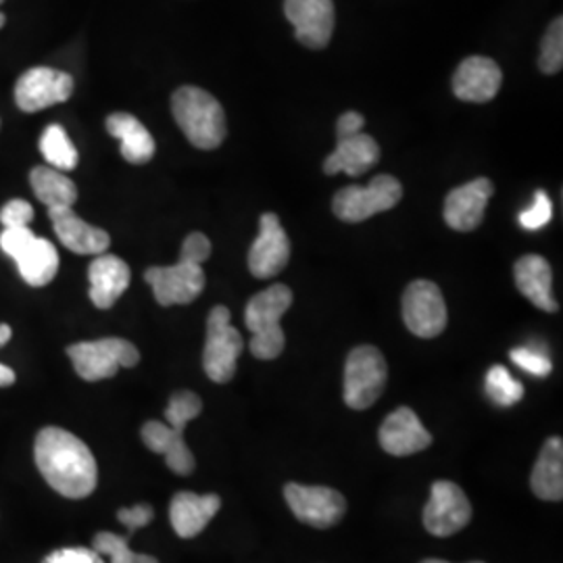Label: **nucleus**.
<instances>
[{
    "mask_svg": "<svg viewBox=\"0 0 563 563\" xmlns=\"http://www.w3.org/2000/svg\"><path fill=\"white\" fill-rule=\"evenodd\" d=\"M472 522V504L462 486L449 481L432 484L430 499L423 507V526L434 537H453Z\"/></svg>",
    "mask_w": 563,
    "mask_h": 563,
    "instance_id": "nucleus-11",
    "label": "nucleus"
},
{
    "mask_svg": "<svg viewBox=\"0 0 563 563\" xmlns=\"http://www.w3.org/2000/svg\"><path fill=\"white\" fill-rule=\"evenodd\" d=\"M30 184L38 201L44 202L48 209L74 207L78 201V186L51 165L34 167L30 172Z\"/></svg>",
    "mask_w": 563,
    "mask_h": 563,
    "instance_id": "nucleus-27",
    "label": "nucleus"
},
{
    "mask_svg": "<svg viewBox=\"0 0 563 563\" xmlns=\"http://www.w3.org/2000/svg\"><path fill=\"white\" fill-rule=\"evenodd\" d=\"M153 518H155V509L146 504L123 507L118 511V520L128 528V534H134L136 530L148 526L153 522Z\"/></svg>",
    "mask_w": 563,
    "mask_h": 563,
    "instance_id": "nucleus-38",
    "label": "nucleus"
},
{
    "mask_svg": "<svg viewBox=\"0 0 563 563\" xmlns=\"http://www.w3.org/2000/svg\"><path fill=\"white\" fill-rule=\"evenodd\" d=\"M88 280H90V301L95 302V307L111 309L128 290L132 272H130V265L118 255L101 253L88 267Z\"/></svg>",
    "mask_w": 563,
    "mask_h": 563,
    "instance_id": "nucleus-21",
    "label": "nucleus"
},
{
    "mask_svg": "<svg viewBox=\"0 0 563 563\" xmlns=\"http://www.w3.org/2000/svg\"><path fill=\"white\" fill-rule=\"evenodd\" d=\"M380 162V146L367 134H355L349 139H339V144L334 153H330L323 162V172L325 176H336V174H349V176H363L372 167H376Z\"/></svg>",
    "mask_w": 563,
    "mask_h": 563,
    "instance_id": "nucleus-22",
    "label": "nucleus"
},
{
    "mask_svg": "<svg viewBox=\"0 0 563 563\" xmlns=\"http://www.w3.org/2000/svg\"><path fill=\"white\" fill-rule=\"evenodd\" d=\"M2 2H4V0H0V4H2Z\"/></svg>",
    "mask_w": 563,
    "mask_h": 563,
    "instance_id": "nucleus-44",
    "label": "nucleus"
},
{
    "mask_svg": "<svg viewBox=\"0 0 563 563\" xmlns=\"http://www.w3.org/2000/svg\"><path fill=\"white\" fill-rule=\"evenodd\" d=\"M509 357L518 367H522L523 372H528L530 376H537V378H547L553 369V363L547 357V353L539 349L518 346L511 351Z\"/></svg>",
    "mask_w": 563,
    "mask_h": 563,
    "instance_id": "nucleus-32",
    "label": "nucleus"
},
{
    "mask_svg": "<svg viewBox=\"0 0 563 563\" xmlns=\"http://www.w3.org/2000/svg\"><path fill=\"white\" fill-rule=\"evenodd\" d=\"M34 220V207L27 201H9L0 209V223L4 228H25Z\"/></svg>",
    "mask_w": 563,
    "mask_h": 563,
    "instance_id": "nucleus-35",
    "label": "nucleus"
},
{
    "mask_svg": "<svg viewBox=\"0 0 563 563\" xmlns=\"http://www.w3.org/2000/svg\"><path fill=\"white\" fill-rule=\"evenodd\" d=\"M34 460L46 484L67 499H86L99 483V467L88 444L76 434L46 426L34 443Z\"/></svg>",
    "mask_w": 563,
    "mask_h": 563,
    "instance_id": "nucleus-1",
    "label": "nucleus"
},
{
    "mask_svg": "<svg viewBox=\"0 0 563 563\" xmlns=\"http://www.w3.org/2000/svg\"><path fill=\"white\" fill-rule=\"evenodd\" d=\"M553 218V205L544 190L534 195V202L520 213V225L526 230H541Z\"/></svg>",
    "mask_w": 563,
    "mask_h": 563,
    "instance_id": "nucleus-33",
    "label": "nucleus"
},
{
    "mask_svg": "<svg viewBox=\"0 0 563 563\" xmlns=\"http://www.w3.org/2000/svg\"><path fill=\"white\" fill-rule=\"evenodd\" d=\"M15 380H18L15 372H13L11 367H7V365L0 363V386H2V388H4V386H13Z\"/></svg>",
    "mask_w": 563,
    "mask_h": 563,
    "instance_id": "nucleus-40",
    "label": "nucleus"
},
{
    "mask_svg": "<svg viewBox=\"0 0 563 563\" xmlns=\"http://www.w3.org/2000/svg\"><path fill=\"white\" fill-rule=\"evenodd\" d=\"M4 15H2V13H0V27H2V25H4Z\"/></svg>",
    "mask_w": 563,
    "mask_h": 563,
    "instance_id": "nucleus-43",
    "label": "nucleus"
},
{
    "mask_svg": "<svg viewBox=\"0 0 563 563\" xmlns=\"http://www.w3.org/2000/svg\"><path fill=\"white\" fill-rule=\"evenodd\" d=\"M284 15L295 25V36L302 46L322 51L334 32L332 0H284Z\"/></svg>",
    "mask_w": 563,
    "mask_h": 563,
    "instance_id": "nucleus-15",
    "label": "nucleus"
},
{
    "mask_svg": "<svg viewBox=\"0 0 563 563\" xmlns=\"http://www.w3.org/2000/svg\"><path fill=\"white\" fill-rule=\"evenodd\" d=\"M13 336V330L9 323H0V346H4L7 342L11 341Z\"/></svg>",
    "mask_w": 563,
    "mask_h": 563,
    "instance_id": "nucleus-41",
    "label": "nucleus"
},
{
    "mask_svg": "<svg viewBox=\"0 0 563 563\" xmlns=\"http://www.w3.org/2000/svg\"><path fill=\"white\" fill-rule=\"evenodd\" d=\"M144 280L151 284L155 301L162 307L197 301L205 290V272L199 263L178 262L169 267H148Z\"/></svg>",
    "mask_w": 563,
    "mask_h": 563,
    "instance_id": "nucleus-12",
    "label": "nucleus"
},
{
    "mask_svg": "<svg viewBox=\"0 0 563 563\" xmlns=\"http://www.w3.org/2000/svg\"><path fill=\"white\" fill-rule=\"evenodd\" d=\"M539 67L543 74H558L563 67V20L555 18L551 21L547 34H544L543 44H541V57H539Z\"/></svg>",
    "mask_w": 563,
    "mask_h": 563,
    "instance_id": "nucleus-31",
    "label": "nucleus"
},
{
    "mask_svg": "<svg viewBox=\"0 0 563 563\" xmlns=\"http://www.w3.org/2000/svg\"><path fill=\"white\" fill-rule=\"evenodd\" d=\"M378 439L384 451L395 457L416 455L432 444V434L423 428L416 411L409 407L395 409L384 420Z\"/></svg>",
    "mask_w": 563,
    "mask_h": 563,
    "instance_id": "nucleus-17",
    "label": "nucleus"
},
{
    "mask_svg": "<svg viewBox=\"0 0 563 563\" xmlns=\"http://www.w3.org/2000/svg\"><path fill=\"white\" fill-rule=\"evenodd\" d=\"M41 153L48 165L59 172H71L78 167V162H80L78 148L74 146V142L69 141L65 130L57 123H53L44 130L41 139Z\"/></svg>",
    "mask_w": 563,
    "mask_h": 563,
    "instance_id": "nucleus-28",
    "label": "nucleus"
},
{
    "mask_svg": "<svg viewBox=\"0 0 563 563\" xmlns=\"http://www.w3.org/2000/svg\"><path fill=\"white\" fill-rule=\"evenodd\" d=\"M493 195L495 186L488 178H476L453 188L444 199V222L455 232H474L483 223L486 205Z\"/></svg>",
    "mask_w": 563,
    "mask_h": 563,
    "instance_id": "nucleus-16",
    "label": "nucleus"
},
{
    "mask_svg": "<svg viewBox=\"0 0 563 563\" xmlns=\"http://www.w3.org/2000/svg\"><path fill=\"white\" fill-rule=\"evenodd\" d=\"M242 349L244 341L232 325L230 309L223 305L213 307L207 318V341L202 351V369L211 383L225 384L234 378Z\"/></svg>",
    "mask_w": 563,
    "mask_h": 563,
    "instance_id": "nucleus-6",
    "label": "nucleus"
},
{
    "mask_svg": "<svg viewBox=\"0 0 563 563\" xmlns=\"http://www.w3.org/2000/svg\"><path fill=\"white\" fill-rule=\"evenodd\" d=\"M532 493L543 501H562L563 499V441L553 437L544 443L539 460L534 463Z\"/></svg>",
    "mask_w": 563,
    "mask_h": 563,
    "instance_id": "nucleus-25",
    "label": "nucleus"
},
{
    "mask_svg": "<svg viewBox=\"0 0 563 563\" xmlns=\"http://www.w3.org/2000/svg\"><path fill=\"white\" fill-rule=\"evenodd\" d=\"M516 286L528 301L547 313H555L560 305L553 297V269L541 255H523L514 267Z\"/></svg>",
    "mask_w": 563,
    "mask_h": 563,
    "instance_id": "nucleus-23",
    "label": "nucleus"
},
{
    "mask_svg": "<svg viewBox=\"0 0 563 563\" xmlns=\"http://www.w3.org/2000/svg\"><path fill=\"white\" fill-rule=\"evenodd\" d=\"M107 132L121 142V157L132 165H144L155 157V139L142 125V121L130 113H113L107 118Z\"/></svg>",
    "mask_w": 563,
    "mask_h": 563,
    "instance_id": "nucleus-24",
    "label": "nucleus"
},
{
    "mask_svg": "<svg viewBox=\"0 0 563 563\" xmlns=\"http://www.w3.org/2000/svg\"><path fill=\"white\" fill-rule=\"evenodd\" d=\"M290 262V239L276 213H263L260 236L249 251V269L255 278L267 280L278 276Z\"/></svg>",
    "mask_w": 563,
    "mask_h": 563,
    "instance_id": "nucleus-14",
    "label": "nucleus"
},
{
    "mask_svg": "<svg viewBox=\"0 0 563 563\" xmlns=\"http://www.w3.org/2000/svg\"><path fill=\"white\" fill-rule=\"evenodd\" d=\"M71 95L74 78L51 67L27 69L15 84V102L25 113H36L53 104L69 101Z\"/></svg>",
    "mask_w": 563,
    "mask_h": 563,
    "instance_id": "nucleus-13",
    "label": "nucleus"
},
{
    "mask_svg": "<svg viewBox=\"0 0 563 563\" xmlns=\"http://www.w3.org/2000/svg\"><path fill=\"white\" fill-rule=\"evenodd\" d=\"M292 305V290L286 284H274L257 292L244 311V323L251 330L253 339L249 349L253 357L262 362H272L280 357L286 344L280 320Z\"/></svg>",
    "mask_w": 563,
    "mask_h": 563,
    "instance_id": "nucleus-4",
    "label": "nucleus"
},
{
    "mask_svg": "<svg viewBox=\"0 0 563 563\" xmlns=\"http://www.w3.org/2000/svg\"><path fill=\"white\" fill-rule=\"evenodd\" d=\"M504 74L499 65L488 57H467L462 60L453 76V92L460 101L488 102L493 101L501 88Z\"/></svg>",
    "mask_w": 563,
    "mask_h": 563,
    "instance_id": "nucleus-18",
    "label": "nucleus"
},
{
    "mask_svg": "<svg viewBox=\"0 0 563 563\" xmlns=\"http://www.w3.org/2000/svg\"><path fill=\"white\" fill-rule=\"evenodd\" d=\"M92 549L99 555H107L111 563H159L153 555L134 553L128 544V537H120L113 532H99L92 541Z\"/></svg>",
    "mask_w": 563,
    "mask_h": 563,
    "instance_id": "nucleus-30",
    "label": "nucleus"
},
{
    "mask_svg": "<svg viewBox=\"0 0 563 563\" xmlns=\"http://www.w3.org/2000/svg\"><path fill=\"white\" fill-rule=\"evenodd\" d=\"M422 563H449V562H444V560H423ZM470 563H484V562H470Z\"/></svg>",
    "mask_w": 563,
    "mask_h": 563,
    "instance_id": "nucleus-42",
    "label": "nucleus"
},
{
    "mask_svg": "<svg viewBox=\"0 0 563 563\" xmlns=\"http://www.w3.org/2000/svg\"><path fill=\"white\" fill-rule=\"evenodd\" d=\"M402 184L395 176L380 174L367 186H344L334 195L332 211L346 223H360L390 211L401 201Z\"/></svg>",
    "mask_w": 563,
    "mask_h": 563,
    "instance_id": "nucleus-8",
    "label": "nucleus"
},
{
    "mask_svg": "<svg viewBox=\"0 0 563 563\" xmlns=\"http://www.w3.org/2000/svg\"><path fill=\"white\" fill-rule=\"evenodd\" d=\"M201 411L202 401L199 395L190 390H178L172 395L165 409L167 423L146 422L142 426L144 444L153 453L163 455L167 467L178 476H190L197 467L195 455L184 441V430L195 418L201 416Z\"/></svg>",
    "mask_w": 563,
    "mask_h": 563,
    "instance_id": "nucleus-2",
    "label": "nucleus"
},
{
    "mask_svg": "<svg viewBox=\"0 0 563 563\" xmlns=\"http://www.w3.org/2000/svg\"><path fill=\"white\" fill-rule=\"evenodd\" d=\"M209 257H211V241L201 232L188 234L186 241L181 244L180 262L202 265Z\"/></svg>",
    "mask_w": 563,
    "mask_h": 563,
    "instance_id": "nucleus-36",
    "label": "nucleus"
},
{
    "mask_svg": "<svg viewBox=\"0 0 563 563\" xmlns=\"http://www.w3.org/2000/svg\"><path fill=\"white\" fill-rule=\"evenodd\" d=\"M48 218L59 241L76 255H101L111 244V236L104 230L84 222L71 207L48 209Z\"/></svg>",
    "mask_w": 563,
    "mask_h": 563,
    "instance_id": "nucleus-19",
    "label": "nucleus"
},
{
    "mask_svg": "<svg viewBox=\"0 0 563 563\" xmlns=\"http://www.w3.org/2000/svg\"><path fill=\"white\" fill-rule=\"evenodd\" d=\"M34 239L36 236L27 225L25 228H4V232L0 234V249L11 260H20L21 255L30 249Z\"/></svg>",
    "mask_w": 563,
    "mask_h": 563,
    "instance_id": "nucleus-34",
    "label": "nucleus"
},
{
    "mask_svg": "<svg viewBox=\"0 0 563 563\" xmlns=\"http://www.w3.org/2000/svg\"><path fill=\"white\" fill-rule=\"evenodd\" d=\"M402 322L420 339L441 336L449 322L441 288L430 280L411 282L402 292Z\"/></svg>",
    "mask_w": 563,
    "mask_h": 563,
    "instance_id": "nucleus-9",
    "label": "nucleus"
},
{
    "mask_svg": "<svg viewBox=\"0 0 563 563\" xmlns=\"http://www.w3.org/2000/svg\"><path fill=\"white\" fill-rule=\"evenodd\" d=\"M284 499L297 520L318 530H328L341 522L346 514L342 493L328 486H305L290 483L284 486Z\"/></svg>",
    "mask_w": 563,
    "mask_h": 563,
    "instance_id": "nucleus-10",
    "label": "nucleus"
},
{
    "mask_svg": "<svg viewBox=\"0 0 563 563\" xmlns=\"http://www.w3.org/2000/svg\"><path fill=\"white\" fill-rule=\"evenodd\" d=\"M365 125L362 113L357 111H346L344 115L339 118L336 121V136L339 139H349V136H355L360 134Z\"/></svg>",
    "mask_w": 563,
    "mask_h": 563,
    "instance_id": "nucleus-39",
    "label": "nucleus"
},
{
    "mask_svg": "<svg viewBox=\"0 0 563 563\" xmlns=\"http://www.w3.org/2000/svg\"><path fill=\"white\" fill-rule=\"evenodd\" d=\"M15 263L23 280L30 286L42 288L55 280L59 272V253L53 242L36 236L30 244V249L21 255L20 260H15Z\"/></svg>",
    "mask_w": 563,
    "mask_h": 563,
    "instance_id": "nucleus-26",
    "label": "nucleus"
},
{
    "mask_svg": "<svg viewBox=\"0 0 563 563\" xmlns=\"http://www.w3.org/2000/svg\"><path fill=\"white\" fill-rule=\"evenodd\" d=\"M222 509L218 495H197L190 490L176 493L169 504V522L180 539L199 537L207 523Z\"/></svg>",
    "mask_w": 563,
    "mask_h": 563,
    "instance_id": "nucleus-20",
    "label": "nucleus"
},
{
    "mask_svg": "<svg viewBox=\"0 0 563 563\" xmlns=\"http://www.w3.org/2000/svg\"><path fill=\"white\" fill-rule=\"evenodd\" d=\"M67 355L86 383L113 378L121 367H136L141 363V351L125 339L76 342L67 346Z\"/></svg>",
    "mask_w": 563,
    "mask_h": 563,
    "instance_id": "nucleus-5",
    "label": "nucleus"
},
{
    "mask_svg": "<svg viewBox=\"0 0 563 563\" xmlns=\"http://www.w3.org/2000/svg\"><path fill=\"white\" fill-rule=\"evenodd\" d=\"M486 395L499 407H511L523 399L522 383H518L504 365H495L486 374Z\"/></svg>",
    "mask_w": 563,
    "mask_h": 563,
    "instance_id": "nucleus-29",
    "label": "nucleus"
},
{
    "mask_svg": "<svg viewBox=\"0 0 563 563\" xmlns=\"http://www.w3.org/2000/svg\"><path fill=\"white\" fill-rule=\"evenodd\" d=\"M42 563H104L95 549L86 547H65L46 555Z\"/></svg>",
    "mask_w": 563,
    "mask_h": 563,
    "instance_id": "nucleus-37",
    "label": "nucleus"
},
{
    "mask_svg": "<svg viewBox=\"0 0 563 563\" xmlns=\"http://www.w3.org/2000/svg\"><path fill=\"white\" fill-rule=\"evenodd\" d=\"M172 113L188 142L201 151L218 148L228 134L222 102L197 86H181L172 97Z\"/></svg>",
    "mask_w": 563,
    "mask_h": 563,
    "instance_id": "nucleus-3",
    "label": "nucleus"
},
{
    "mask_svg": "<svg viewBox=\"0 0 563 563\" xmlns=\"http://www.w3.org/2000/svg\"><path fill=\"white\" fill-rule=\"evenodd\" d=\"M386 380L388 365L383 353L372 344L355 346L344 365V402L355 411L369 409L383 397Z\"/></svg>",
    "mask_w": 563,
    "mask_h": 563,
    "instance_id": "nucleus-7",
    "label": "nucleus"
}]
</instances>
